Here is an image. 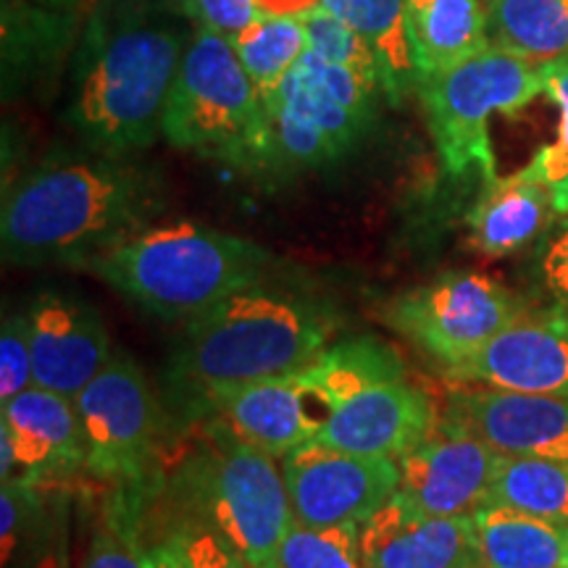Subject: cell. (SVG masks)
<instances>
[{
	"mask_svg": "<svg viewBox=\"0 0 568 568\" xmlns=\"http://www.w3.org/2000/svg\"><path fill=\"white\" fill-rule=\"evenodd\" d=\"M193 24L176 0H98L71 53L63 119L84 148L138 155L163 138V111Z\"/></svg>",
	"mask_w": 568,
	"mask_h": 568,
	"instance_id": "cell-1",
	"label": "cell"
},
{
	"mask_svg": "<svg viewBox=\"0 0 568 568\" xmlns=\"http://www.w3.org/2000/svg\"><path fill=\"white\" fill-rule=\"evenodd\" d=\"M163 209L159 169L138 155L51 153L6 187L3 258L30 268L82 266L151 226Z\"/></svg>",
	"mask_w": 568,
	"mask_h": 568,
	"instance_id": "cell-2",
	"label": "cell"
},
{
	"mask_svg": "<svg viewBox=\"0 0 568 568\" xmlns=\"http://www.w3.org/2000/svg\"><path fill=\"white\" fill-rule=\"evenodd\" d=\"M343 329L337 305L293 280H264L184 324L169 358V389L193 414L213 389L301 372Z\"/></svg>",
	"mask_w": 568,
	"mask_h": 568,
	"instance_id": "cell-3",
	"label": "cell"
},
{
	"mask_svg": "<svg viewBox=\"0 0 568 568\" xmlns=\"http://www.w3.org/2000/svg\"><path fill=\"white\" fill-rule=\"evenodd\" d=\"M268 247L195 222L151 224L80 268L166 322H193L272 274Z\"/></svg>",
	"mask_w": 568,
	"mask_h": 568,
	"instance_id": "cell-4",
	"label": "cell"
},
{
	"mask_svg": "<svg viewBox=\"0 0 568 568\" xmlns=\"http://www.w3.org/2000/svg\"><path fill=\"white\" fill-rule=\"evenodd\" d=\"M195 439L176 471L174 489L251 568H280V548L293 527L287 485L276 458L247 445L216 418H197Z\"/></svg>",
	"mask_w": 568,
	"mask_h": 568,
	"instance_id": "cell-5",
	"label": "cell"
},
{
	"mask_svg": "<svg viewBox=\"0 0 568 568\" xmlns=\"http://www.w3.org/2000/svg\"><path fill=\"white\" fill-rule=\"evenodd\" d=\"M161 134L176 151L266 172V105L232 40L193 27L163 111Z\"/></svg>",
	"mask_w": 568,
	"mask_h": 568,
	"instance_id": "cell-6",
	"label": "cell"
},
{
	"mask_svg": "<svg viewBox=\"0 0 568 568\" xmlns=\"http://www.w3.org/2000/svg\"><path fill=\"white\" fill-rule=\"evenodd\" d=\"M385 95L379 80L326 61L308 48L266 98V172L329 166L366 138Z\"/></svg>",
	"mask_w": 568,
	"mask_h": 568,
	"instance_id": "cell-7",
	"label": "cell"
},
{
	"mask_svg": "<svg viewBox=\"0 0 568 568\" xmlns=\"http://www.w3.org/2000/svg\"><path fill=\"white\" fill-rule=\"evenodd\" d=\"M542 92V67L495 45L416 84L445 172L453 180L479 174L485 182L497 176L489 119L521 111Z\"/></svg>",
	"mask_w": 568,
	"mask_h": 568,
	"instance_id": "cell-8",
	"label": "cell"
},
{
	"mask_svg": "<svg viewBox=\"0 0 568 568\" xmlns=\"http://www.w3.org/2000/svg\"><path fill=\"white\" fill-rule=\"evenodd\" d=\"M524 311L527 303L495 276L447 272L393 295L382 305L379 316L445 372L485 347Z\"/></svg>",
	"mask_w": 568,
	"mask_h": 568,
	"instance_id": "cell-9",
	"label": "cell"
},
{
	"mask_svg": "<svg viewBox=\"0 0 568 568\" xmlns=\"http://www.w3.org/2000/svg\"><path fill=\"white\" fill-rule=\"evenodd\" d=\"M74 403L88 447L84 468L92 477L126 485L151 471L161 445V408L130 355H113Z\"/></svg>",
	"mask_w": 568,
	"mask_h": 568,
	"instance_id": "cell-10",
	"label": "cell"
},
{
	"mask_svg": "<svg viewBox=\"0 0 568 568\" xmlns=\"http://www.w3.org/2000/svg\"><path fill=\"white\" fill-rule=\"evenodd\" d=\"M295 521L308 527L361 524L400 487V466L389 456H361L316 439L282 460Z\"/></svg>",
	"mask_w": 568,
	"mask_h": 568,
	"instance_id": "cell-11",
	"label": "cell"
},
{
	"mask_svg": "<svg viewBox=\"0 0 568 568\" xmlns=\"http://www.w3.org/2000/svg\"><path fill=\"white\" fill-rule=\"evenodd\" d=\"M443 376L456 385L568 395V314L558 305H527L514 324Z\"/></svg>",
	"mask_w": 568,
	"mask_h": 568,
	"instance_id": "cell-12",
	"label": "cell"
},
{
	"mask_svg": "<svg viewBox=\"0 0 568 568\" xmlns=\"http://www.w3.org/2000/svg\"><path fill=\"white\" fill-rule=\"evenodd\" d=\"M439 424L479 437L503 456L568 464V395L456 385Z\"/></svg>",
	"mask_w": 568,
	"mask_h": 568,
	"instance_id": "cell-13",
	"label": "cell"
},
{
	"mask_svg": "<svg viewBox=\"0 0 568 568\" xmlns=\"http://www.w3.org/2000/svg\"><path fill=\"white\" fill-rule=\"evenodd\" d=\"M82 418L74 397L32 385L0 408V477L45 481L84 468Z\"/></svg>",
	"mask_w": 568,
	"mask_h": 568,
	"instance_id": "cell-14",
	"label": "cell"
},
{
	"mask_svg": "<svg viewBox=\"0 0 568 568\" xmlns=\"http://www.w3.org/2000/svg\"><path fill=\"white\" fill-rule=\"evenodd\" d=\"M314 406L318 403L305 387L303 374L290 372L213 389L190 418H216L247 445L284 460L316 437L324 416L314 414Z\"/></svg>",
	"mask_w": 568,
	"mask_h": 568,
	"instance_id": "cell-15",
	"label": "cell"
},
{
	"mask_svg": "<svg viewBox=\"0 0 568 568\" xmlns=\"http://www.w3.org/2000/svg\"><path fill=\"white\" fill-rule=\"evenodd\" d=\"M24 314L38 387L77 397L113 358L109 329L84 297L45 290Z\"/></svg>",
	"mask_w": 568,
	"mask_h": 568,
	"instance_id": "cell-16",
	"label": "cell"
},
{
	"mask_svg": "<svg viewBox=\"0 0 568 568\" xmlns=\"http://www.w3.org/2000/svg\"><path fill=\"white\" fill-rule=\"evenodd\" d=\"M437 426V406L429 393L400 376L361 389L332 408L314 439L337 450L397 460Z\"/></svg>",
	"mask_w": 568,
	"mask_h": 568,
	"instance_id": "cell-17",
	"label": "cell"
},
{
	"mask_svg": "<svg viewBox=\"0 0 568 568\" xmlns=\"http://www.w3.org/2000/svg\"><path fill=\"white\" fill-rule=\"evenodd\" d=\"M503 453L479 437L439 424L422 445L397 458L400 493L432 516H471L487 503Z\"/></svg>",
	"mask_w": 568,
	"mask_h": 568,
	"instance_id": "cell-18",
	"label": "cell"
},
{
	"mask_svg": "<svg viewBox=\"0 0 568 568\" xmlns=\"http://www.w3.org/2000/svg\"><path fill=\"white\" fill-rule=\"evenodd\" d=\"M366 568H481L471 516H432L395 493L361 521Z\"/></svg>",
	"mask_w": 568,
	"mask_h": 568,
	"instance_id": "cell-19",
	"label": "cell"
},
{
	"mask_svg": "<svg viewBox=\"0 0 568 568\" xmlns=\"http://www.w3.org/2000/svg\"><path fill=\"white\" fill-rule=\"evenodd\" d=\"M556 219L550 190L521 169L485 182L479 201L468 213V237L481 255L506 258L537 243Z\"/></svg>",
	"mask_w": 568,
	"mask_h": 568,
	"instance_id": "cell-20",
	"label": "cell"
},
{
	"mask_svg": "<svg viewBox=\"0 0 568 568\" xmlns=\"http://www.w3.org/2000/svg\"><path fill=\"white\" fill-rule=\"evenodd\" d=\"M84 19L80 9L55 11L32 0H3V92L19 95L74 53Z\"/></svg>",
	"mask_w": 568,
	"mask_h": 568,
	"instance_id": "cell-21",
	"label": "cell"
},
{
	"mask_svg": "<svg viewBox=\"0 0 568 568\" xmlns=\"http://www.w3.org/2000/svg\"><path fill=\"white\" fill-rule=\"evenodd\" d=\"M418 80L487 51L485 0H406Z\"/></svg>",
	"mask_w": 568,
	"mask_h": 568,
	"instance_id": "cell-22",
	"label": "cell"
},
{
	"mask_svg": "<svg viewBox=\"0 0 568 568\" xmlns=\"http://www.w3.org/2000/svg\"><path fill=\"white\" fill-rule=\"evenodd\" d=\"M481 568H568V524L506 506L474 510Z\"/></svg>",
	"mask_w": 568,
	"mask_h": 568,
	"instance_id": "cell-23",
	"label": "cell"
},
{
	"mask_svg": "<svg viewBox=\"0 0 568 568\" xmlns=\"http://www.w3.org/2000/svg\"><path fill=\"white\" fill-rule=\"evenodd\" d=\"M322 6L343 19L372 48L389 103H400L416 92L418 69L406 0H322Z\"/></svg>",
	"mask_w": 568,
	"mask_h": 568,
	"instance_id": "cell-24",
	"label": "cell"
},
{
	"mask_svg": "<svg viewBox=\"0 0 568 568\" xmlns=\"http://www.w3.org/2000/svg\"><path fill=\"white\" fill-rule=\"evenodd\" d=\"M301 374L326 416L361 389L406 376V366L395 347L382 339L353 337L345 343H332L316 361L301 368Z\"/></svg>",
	"mask_w": 568,
	"mask_h": 568,
	"instance_id": "cell-25",
	"label": "cell"
},
{
	"mask_svg": "<svg viewBox=\"0 0 568 568\" xmlns=\"http://www.w3.org/2000/svg\"><path fill=\"white\" fill-rule=\"evenodd\" d=\"M485 6L495 48L537 67L568 55V0H485Z\"/></svg>",
	"mask_w": 568,
	"mask_h": 568,
	"instance_id": "cell-26",
	"label": "cell"
},
{
	"mask_svg": "<svg viewBox=\"0 0 568 568\" xmlns=\"http://www.w3.org/2000/svg\"><path fill=\"white\" fill-rule=\"evenodd\" d=\"M485 506H506L568 524V464L503 456Z\"/></svg>",
	"mask_w": 568,
	"mask_h": 568,
	"instance_id": "cell-27",
	"label": "cell"
},
{
	"mask_svg": "<svg viewBox=\"0 0 568 568\" xmlns=\"http://www.w3.org/2000/svg\"><path fill=\"white\" fill-rule=\"evenodd\" d=\"M232 45L237 59L243 61L247 77L266 101L280 88L284 77L295 69L301 55L308 51V32H305L303 19L266 13L243 34H237Z\"/></svg>",
	"mask_w": 568,
	"mask_h": 568,
	"instance_id": "cell-28",
	"label": "cell"
},
{
	"mask_svg": "<svg viewBox=\"0 0 568 568\" xmlns=\"http://www.w3.org/2000/svg\"><path fill=\"white\" fill-rule=\"evenodd\" d=\"M280 568H366L361 558V524L308 527L293 521L280 548Z\"/></svg>",
	"mask_w": 568,
	"mask_h": 568,
	"instance_id": "cell-29",
	"label": "cell"
},
{
	"mask_svg": "<svg viewBox=\"0 0 568 568\" xmlns=\"http://www.w3.org/2000/svg\"><path fill=\"white\" fill-rule=\"evenodd\" d=\"M545 74V95L556 103L558 109V134L556 140L542 145L531 155L527 172L550 190L552 205L558 216L568 213V55L542 63Z\"/></svg>",
	"mask_w": 568,
	"mask_h": 568,
	"instance_id": "cell-30",
	"label": "cell"
},
{
	"mask_svg": "<svg viewBox=\"0 0 568 568\" xmlns=\"http://www.w3.org/2000/svg\"><path fill=\"white\" fill-rule=\"evenodd\" d=\"M303 24L305 32H308L311 51L324 55L326 61L355 69L361 71V74L374 77V80L382 82L372 48H368L366 42L361 40V34L351 30L343 19H337L335 13L326 11L324 6H318L316 11L305 13Z\"/></svg>",
	"mask_w": 568,
	"mask_h": 568,
	"instance_id": "cell-31",
	"label": "cell"
},
{
	"mask_svg": "<svg viewBox=\"0 0 568 568\" xmlns=\"http://www.w3.org/2000/svg\"><path fill=\"white\" fill-rule=\"evenodd\" d=\"M34 385L30 322L27 314L3 318L0 332V403H9Z\"/></svg>",
	"mask_w": 568,
	"mask_h": 568,
	"instance_id": "cell-32",
	"label": "cell"
},
{
	"mask_svg": "<svg viewBox=\"0 0 568 568\" xmlns=\"http://www.w3.org/2000/svg\"><path fill=\"white\" fill-rule=\"evenodd\" d=\"M169 545L174 548L182 568H251L230 539L201 521L184 524Z\"/></svg>",
	"mask_w": 568,
	"mask_h": 568,
	"instance_id": "cell-33",
	"label": "cell"
},
{
	"mask_svg": "<svg viewBox=\"0 0 568 568\" xmlns=\"http://www.w3.org/2000/svg\"><path fill=\"white\" fill-rule=\"evenodd\" d=\"M531 268L539 290L550 297V305H558L568 314V213L558 216L539 237Z\"/></svg>",
	"mask_w": 568,
	"mask_h": 568,
	"instance_id": "cell-34",
	"label": "cell"
},
{
	"mask_svg": "<svg viewBox=\"0 0 568 568\" xmlns=\"http://www.w3.org/2000/svg\"><path fill=\"white\" fill-rule=\"evenodd\" d=\"M176 6L190 24L222 34L226 40H234L266 17L255 0H176Z\"/></svg>",
	"mask_w": 568,
	"mask_h": 568,
	"instance_id": "cell-35",
	"label": "cell"
},
{
	"mask_svg": "<svg viewBox=\"0 0 568 568\" xmlns=\"http://www.w3.org/2000/svg\"><path fill=\"white\" fill-rule=\"evenodd\" d=\"M82 568H151V560L140 552L130 527L113 518L95 531Z\"/></svg>",
	"mask_w": 568,
	"mask_h": 568,
	"instance_id": "cell-36",
	"label": "cell"
},
{
	"mask_svg": "<svg viewBox=\"0 0 568 568\" xmlns=\"http://www.w3.org/2000/svg\"><path fill=\"white\" fill-rule=\"evenodd\" d=\"M261 11L272 13V17H297L303 19L305 13L316 11L322 0H255Z\"/></svg>",
	"mask_w": 568,
	"mask_h": 568,
	"instance_id": "cell-37",
	"label": "cell"
},
{
	"mask_svg": "<svg viewBox=\"0 0 568 568\" xmlns=\"http://www.w3.org/2000/svg\"><path fill=\"white\" fill-rule=\"evenodd\" d=\"M148 560H151V568H182L172 545H161V548L151 550L148 552Z\"/></svg>",
	"mask_w": 568,
	"mask_h": 568,
	"instance_id": "cell-38",
	"label": "cell"
},
{
	"mask_svg": "<svg viewBox=\"0 0 568 568\" xmlns=\"http://www.w3.org/2000/svg\"><path fill=\"white\" fill-rule=\"evenodd\" d=\"M32 3L45 6V9H55V11H74L80 9L84 0H32Z\"/></svg>",
	"mask_w": 568,
	"mask_h": 568,
	"instance_id": "cell-39",
	"label": "cell"
}]
</instances>
